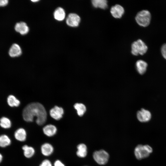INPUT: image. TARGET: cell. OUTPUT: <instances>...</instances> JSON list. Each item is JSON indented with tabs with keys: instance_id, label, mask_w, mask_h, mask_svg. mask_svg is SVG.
I'll use <instances>...</instances> for the list:
<instances>
[{
	"instance_id": "cell-1",
	"label": "cell",
	"mask_w": 166,
	"mask_h": 166,
	"mask_svg": "<svg viewBox=\"0 0 166 166\" xmlns=\"http://www.w3.org/2000/svg\"><path fill=\"white\" fill-rule=\"evenodd\" d=\"M24 120L27 122H32L36 117V122L39 125L45 124L47 119V113L44 106L38 102L30 103L24 109L22 112Z\"/></svg>"
},
{
	"instance_id": "cell-2",
	"label": "cell",
	"mask_w": 166,
	"mask_h": 166,
	"mask_svg": "<svg viewBox=\"0 0 166 166\" xmlns=\"http://www.w3.org/2000/svg\"><path fill=\"white\" fill-rule=\"evenodd\" d=\"M152 151V148L148 145L139 144L135 147L134 153L136 158L140 160L148 157Z\"/></svg>"
},
{
	"instance_id": "cell-3",
	"label": "cell",
	"mask_w": 166,
	"mask_h": 166,
	"mask_svg": "<svg viewBox=\"0 0 166 166\" xmlns=\"http://www.w3.org/2000/svg\"><path fill=\"white\" fill-rule=\"evenodd\" d=\"M151 18L150 12L147 10H143L138 12L136 14L135 20L137 23L140 26L145 27L149 25Z\"/></svg>"
},
{
	"instance_id": "cell-4",
	"label": "cell",
	"mask_w": 166,
	"mask_h": 166,
	"mask_svg": "<svg viewBox=\"0 0 166 166\" xmlns=\"http://www.w3.org/2000/svg\"><path fill=\"white\" fill-rule=\"evenodd\" d=\"M147 45L141 40L139 39L134 42L131 45V53L135 56L143 55L147 51Z\"/></svg>"
},
{
	"instance_id": "cell-5",
	"label": "cell",
	"mask_w": 166,
	"mask_h": 166,
	"mask_svg": "<svg viewBox=\"0 0 166 166\" xmlns=\"http://www.w3.org/2000/svg\"><path fill=\"white\" fill-rule=\"evenodd\" d=\"M93 157L97 164L100 165H104L107 163L109 155L107 152L102 149L94 152L93 154Z\"/></svg>"
},
{
	"instance_id": "cell-6",
	"label": "cell",
	"mask_w": 166,
	"mask_h": 166,
	"mask_svg": "<svg viewBox=\"0 0 166 166\" xmlns=\"http://www.w3.org/2000/svg\"><path fill=\"white\" fill-rule=\"evenodd\" d=\"M152 114L148 110L144 108L138 111L136 117L138 120L141 122L146 123L149 121L152 118Z\"/></svg>"
},
{
	"instance_id": "cell-7",
	"label": "cell",
	"mask_w": 166,
	"mask_h": 166,
	"mask_svg": "<svg viewBox=\"0 0 166 166\" xmlns=\"http://www.w3.org/2000/svg\"><path fill=\"white\" fill-rule=\"evenodd\" d=\"M81 21L80 17L74 13L69 14L67 17L66 22L67 24L71 27H77L79 25Z\"/></svg>"
},
{
	"instance_id": "cell-8",
	"label": "cell",
	"mask_w": 166,
	"mask_h": 166,
	"mask_svg": "<svg viewBox=\"0 0 166 166\" xmlns=\"http://www.w3.org/2000/svg\"><path fill=\"white\" fill-rule=\"evenodd\" d=\"M110 12L113 17L115 18H120L124 14V10L121 6L116 4L111 7Z\"/></svg>"
},
{
	"instance_id": "cell-9",
	"label": "cell",
	"mask_w": 166,
	"mask_h": 166,
	"mask_svg": "<svg viewBox=\"0 0 166 166\" xmlns=\"http://www.w3.org/2000/svg\"><path fill=\"white\" fill-rule=\"evenodd\" d=\"M64 113V110L61 107L55 106L50 109L49 114L51 117L56 120L60 119Z\"/></svg>"
},
{
	"instance_id": "cell-10",
	"label": "cell",
	"mask_w": 166,
	"mask_h": 166,
	"mask_svg": "<svg viewBox=\"0 0 166 166\" xmlns=\"http://www.w3.org/2000/svg\"><path fill=\"white\" fill-rule=\"evenodd\" d=\"M54 150L53 146L49 143L43 144L41 147V153L42 155L45 156H48L51 155L53 153Z\"/></svg>"
},
{
	"instance_id": "cell-11",
	"label": "cell",
	"mask_w": 166,
	"mask_h": 166,
	"mask_svg": "<svg viewBox=\"0 0 166 166\" xmlns=\"http://www.w3.org/2000/svg\"><path fill=\"white\" fill-rule=\"evenodd\" d=\"M57 131L56 127L51 124L47 125L43 128V132L44 134L49 137L54 136L57 133Z\"/></svg>"
},
{
	"instance_id": "cell-12",
	"label": "cell",
	"mask_w": 166,
	"mask_h": 166,
	"mask_svg": "<svg viewBox=\"0 0 166 166\" xmlns=\"http://www.w3.org/2000/svg\"><path fill=\"white\" fill-rule=\"evenodd\" d=\"M14 29L16 31L22 35L27 34L29 30L27 24L24 22L17 23L15 25Z\"/></svg>"
},
{
	"instance_id": "cell-13",
	"label": "cell",
	"mask_w": 166,
	"mask_h": 166,
	"mask_svg": "<svg viewBox=\"0 0 166 166\" xmlns=\"http://www.w3.org/2000/svg\"><path fill=\"white\" fill-rule=\"evenodd\" d=\"M148 65L147 63L142 60L137 61L135 64L136 71L140 75H143L147 71Z\"/></svg>"
},
{
	"instance_id": "cell-14",
	"label": "cell",
	"mask_w": 166,
	"mask_h": 166,
	"mask_svg": "<svg viewBox=\"0 0 166 166\" xmlns=\"http://www.w3.org/2000/svg\"><path fill=\"white\" fill-rule=\"evenodd\" d=\"M22 51L20 47L18 44H13L9 50V54L12 57H18L21 55Z\"/></svg>"
},
{
	"instance_id": "cell-15",
	"label": "cell",
	"mask_w": 166,
	"mask_h": 166,
	"mask_svg": "<svg viewBox=\"0 0 166 166\" xmlns=\"http://www.w3.org/2000/svg\"><path fill=\"white\" fill-rule=\"evenodd\" d=\"M14 136L15 139L20 141L23 142L25 141L27 138V133L25 130L20 128L17 130L15 132Z\"/></svg>"
},
{
	"instance_id": "cell-16",
	"label": "cell",
	"mask_w": 166,
	"mask_h": 166,
	"mask_svg": "<svg viewBox=\"0 0 166 166\" xmlns=\"http://www.w3.org/2000/svg\"><path fill=\"white\" fill-rule=\"evenodd\" d=\"M76 155L79 157H85L87 153V148L86 145L83 143L77 145Z\"/></svg>"
},
{
	"instance_id": "cell-17",
	"label": "cell",
	"mask_w": 166,
	"mask_h": 166,
	"mask_svg": "<svg viewBox=\"0 0 166 166\" xmlns=\"http://www.w3.org/2000/svg\"><path fill=\"white\" fill-rule=\"evenodd\" d=\"M54 18L59 21H62L64 19L65 16V13L64 10L61 7L57 8L53 13Z\"/></svg>"
},
{
	"instance_id": "cell-18",
	"label": "cell",
	"mask_w": 166,
	"mask_h": 166,
	"mask_svg": "<svg viewBox=\"0 0 166 166\" xmlns=\"http://www.w3.org/2000/svg\"><path fill=\"white\" fill-rule=\"evenodd\" d=\"M24 156L28 158L32 157L35 154V150L32 147L24 145L22 147Z\"/></svg>"
},
{
	"instance_id": "cell-19",
	"label": "cell",
	"mask_w": 166,
	"mask_h": 166,
	"mask_svg": "<svg viewBox=\"0 0 166 166\" xmlns=\"http://www.w3.org/2000/svg\"><path fill=\"white\" fill-rule=\"evenodd\" d=\"M91 3L93 6L95 8L105 10L108 7V1L106 0H92Z\"/></svg>"
},
{
	"instance_id": "cell-20",
	"label": "cell",
	"mask_w": 166,
	"mask_h": 166,
	"mask_svg": "<svg viewBox=\"0 0 166 166\" xmlns=\"http://www.w3.org/2000/svg\"><path fill=\"white\" fill-rule=\"evenodd\" d=\"M74 107L77 110L78 115L80 117L84 114L86 110L85 105L82 103H76L74 105Z\"/></svg>"
},
{
	"instance_id": "cell-21",
	"label": "cell",
	"mask_w": 166,
	"mask_h": 166,
	"mask_svg": "<svg viewBox=\"0 0 166 166\" xmlns=\"http://www.w3.org/2000/svg\"><path fill=\"white\" fill-rule=\"evenodd\" d=\"M7 101L9 105L12 107H18L20 104L19 100L12 95H10L8 97Z\"/></svg>"
},
{
	"instance_id": "cell-22",
	"label": "cell",
	"mask_w": 166,
	"mask_h": 166,
	"mask_svg": "<svg viewBox=\"0 0 166 166\" xmlns=\"http://www.w3.org/2000/svg\"><path fill=\"white\" fill-rule=\"evenodd\" d=\"M11 143V140L9 138L5 135L0 136V146L5 147L9 145Z\"/></svg>"
},
{
	"instance_id": "cell-23",
	"label": "cell",
	"mask_w": 166,
	"mask_h": 166,
	"mask_svg": "<svg viewBox=\"0 0 166 166\" xmlns=\"http://www.w3.org/2000/svg\"><path fill=\"white\" fill-rule=\"evenodd\" d=\"M0 125L5 128H9L11 126V122L7 118L3 117L0 119Z\"/></svg>"
},
{
	"instance_id": "cell-24",
	"label": "cell",
	"mask_w": 166,
	"mask_h": 166,
	"mask_svg": "<svg viewBox=\"0 0 166 166\" xmlns=\"http://www.w3.org/2000/svg\"><path fill=\"white\" fill-rule=\"evenodd\" d=\"M39 166H53V165L50 160L46 159L41 162Z\"/></svg>"
},
{
	"instance_id": "cell-25",
	"label": "cell",
	"mask_w": 166,
	"mask_h": 166,
	"mask_svg": "<svg viewBox=\"0 0 166 166\" xmlns=\"http://www.w3.org/2000/svg\"><path fill=\"white\" fill-rule=\"evenodd\" d=\"M161 51L163 57L166 59V43H164L162 45Z\"/></svg>"
},
{
	"instance_id": "cell-26",
	"label": "cell",
	"mask_w": 166,
	"mask_h": 166,
	"mask_svg": "<svg viewBox=\"0 0 166 166\" xmlns=\"http://www.w3.org/2000/svg\"><path fill=\"white\" fill-rule=\"evenodd\" d=\"M53 166H65V164L60 160H57L55 161Z\"/></svg>"
},
{
	"instance_id": "cell-27",
	"label": "cell",
	"mask_w": 166,
	"mask_h": 166,
	"mask_svg": "<svg viewBox=\"0 0 166 166\" xmlns=\"http://www.w3.org/2000/svg\"><path fill=\"white\" fill-rule=\"evenodd\" d=\"M8 3V0H0V6H6Z\"/></svg>"
},
{
	"instance_id": "cell-28",
	"label": "cell",
	"mask_w": 166,
	"mask_h": 166,
	"mask_svg": "<svg viewBox=\"0 0 166 166\" xmlns=\"http://www.w3.org/2000/svg\"><path fill=\"white\" fill-rule=\"evenodd\" d=\"M2 159V155L0 153V163L1 162Z\"/></svg>"
},
{
	"instance_id": "cell-29",
	"label": "cell",
	"mask_w": 166,
	"mask_h": 166,
	"mask_svg": "<svg viewBox=\"0 0 166 166\" xmlns=\"http://www.w3.org/2000/svg\"><path fill=\"white\" fill-rule=\"evenodd\" d=\"M31 1L33 2H38V1H39V0H31Z\"/></svg>"
}]
</instances>
